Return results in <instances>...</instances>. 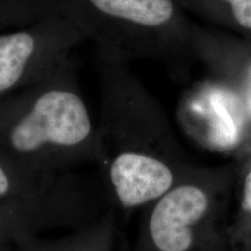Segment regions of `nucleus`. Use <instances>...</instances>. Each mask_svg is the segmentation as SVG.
Segmentation results:
<instances>
[{
    "instance_id": "nucleus-4",
    "label": "nucleus",
    "mask_w": 251,
    "mask_h": 251,
    "mask_svg": "<svg viewBox=\"0 0 251 251\" xmlns=\"http://www.w3.org/2000/svg\"><path fill=\"white\" fill-rule=\"evenodd\" d=\"M62 13L84 34L103 36L113 29L151 30L170 23L172 0H61Z\"/></svg>"
},
{
    "instance_id": "nucleus-14",
    "label": "nucleus",
    "mask_w": 251,
    "mask_h": 251,
    "mask_svg": "<svg viewBox=\"0 0 251 251\" xmlns=\"http://www.w3.org/2000/svg\"><path fill=\"white\" fill-rule=\"evenodd\" d=\"M0 251H11V250L7 249V248H0Z\"/></svg>"
},
{
    "instance_id": "nucleus-6",
    "label": "nucleus",
    "mask_w": 251,
    "mask_h": 251,
    "mask_svg": "<svg viewBox=\"0 0 251 251\" xmlns=\"http://www.w3.org/2000/svg\"><path fill=\"white\" fill-rule=\"evenodd\" d=\"M105 161L113 193L125 208L158 200L174 183L171 169L149 153L121 152Z\"/></svg>"
},
{
    "instance_id": "nucleus-12",
    "label": "nucleus",
    "mask_w": 251,
    "mask_h": 251,
    "mask_svg": "<svg viewBox=\"0 0 251 251\" xmlns=\"http://www.w3.org/2000/svg\"><path fill=\"white\" fill-rule=\"evenodd\" d=\"M247 108L249 112V115L251 117V68L249 71V84H248L247 90Z\"/></svg>"
},
{
    "instance_id": "nucleus-10",
    "label": "nucleus",
    "mask_w": 251,
    "mask_h": 251,
    "mask_svg": "<svg viewBox=\"0 0 251 251\" xmlns=\"http://www.w3.org/2000/svg\"><path fill=\"white\" fill-rule=\"evenodd\" d=\"M31 235L20 219L8 209L0 206V248L15 244L20 238Z\"/></svg>"
},
{
    "instance_id": "nucleus-11",
    "label": "nucleus",
    "mask_w": 251,
    "mask_h": 251,
    "mask_svg": "<svg viewBox=\"0 0 251 251\" xmlns=\"http://www.w3.org/2000/svg\"><path fill=\"white\" fill-rule=\"evenodd\" d=\"M231 12L235 21L241 27L251 29V0H218Z\"/></svg>"
},
{
    "instance_id": "nucleus-8",
    "label": "nucleus",
    "mask_w": 251,
    "mask_h": 251,
    "mask_svg": "<svg viewBox=\"0 0 251 251\" xmlns=\"http://www.w3.org/2000/svg\"><path fill=\"white\" fill-rule=\"evenodd\" d=\"M61 12V0H0V33L35 24Z\"/></svg>"
},
{
    "instance_id": "nucleus-9",
    "label": "nucleus",
    "mask_w": 251,
    "mask_h": 251,
    "mask_svg": "<svg viewBox=\"0 0 251 251\" xmlns=\"http://www.w3.org/2000/svg\"><path fill=\"white\" fill-rule=\"evenodd\" d=\"M212 106L216 115L215 140L216 142L233 143L237 136V125L226 103L220 98H212Z\"/></svg>"
},
{
    "instance_id": "nucleus-3",
    "label": "nucleus",
    "mask_w": 251,
    "mask_h": 251,
    "mask_svg": "<svg viewBox=\"0 0 251 251\" xmlns=\"http://www.w3.org/2000/svg\"><path fill=\"white\" fill-rule=\"evenodd\" d=\"M85 37L62 11L0 33V98L46 79L71 57L72 49Z\"/></svg>"
},
{
    "instance_id": "nucleus-1",
    "label": "nucleus",
    "mask_w": 251,
    "mask_h": 251,
    "mask_svg": "<svg viewBox=\"0 0 251 251\" xmlns=\"http://www.w3.org/2000/svg\"><path fill=\"white\" fill-rule=\"evenodd\" d=\"M0 148L49 172L96 152V133L71 57L46 79L0 98Z\"/></svg>"
},
{
    "instance_id": "nucleus-5",
    "label": "nucleus",
    "mask_w": 251,
    "mask_h": 251,
    "mask_svg": "<svg viewBox=\"0 0 251 251\" xmlns=\"http://www.w3.org/2000/svg\"><path fill=\"white\" fill-rule=\"evenodd\" d=\"M208 198L201 188L181 185L157 200L147 225L149 242L157 251H187L193 226L205 215Z\"/></svg>"
},
{
    "instance_id": "nucleus-13",
    "label": "nucleus",
    "mask_w": 251,
    "mask_h": 251,
    "mask_svg": "<svg viewBox=\"0 0 251 251\" xmlns=\"http://www.w3.org/2000/svg\"><path fill=\"white\" fill-rule=\"evenodd\" d=\"M246 198H247V201L249 205L251 206V172L250 175L248 176V179H247V185H246Z\"/></svg>"
},
{
    "instance_id": "nucleus-2",
    "label": "nucleus",
    "mask_w": 251,
    "mask_h": 251,
    "mask_svg": "<svg viewBox=\"0 0 251 251\" xmlns=\"http://www.w3.org/2000/svg\"><path fill=\"white\" fill-rule=\"evenodd\" d=\"M0 206L31 235L48 229L85 227L83 184L70 171L49 172L21 162L0 148Z\"/></svg>"
},
{
    "instance_id": "nucleus-7",
    "label": "nucleus",
    "mask_w": 251,
    "mask_h": 251,
    "mask_svg": "<svg viewBox=\"0 0 251 251\" xmlns=\"http://www.w3.org/2000/svg\"><path fill=\"white\" fill-rule=\"evenodd\" d=\"M112 235V220L106 216L55 240L27 235L14 244V251H111Z\"/></svg>"
}]
</instances>
